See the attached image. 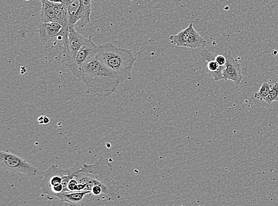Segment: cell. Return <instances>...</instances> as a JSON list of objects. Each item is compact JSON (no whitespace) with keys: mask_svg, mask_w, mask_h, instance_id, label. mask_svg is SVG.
<instances>
[{"mask_svg":"<svg viewBox=\"0 0 278 206\" xmlns=\"http://www.w3.org/2000/svg\"><path fill=\"white\" fill-rule=\"evenodd\" d=\"M0 164L5 170L27 176H38L40 172L22 157L7 151L1 150L0 152Z\"/></svg>","mask_w":278,"mask_h":206,"instance_id":"cell-6","label":"cell"},{"mask_svg":"<svg viewBox=\"0 0 278 206\" xmlns=\"http://www.w3.org/2000/svg\"><path fill=\"white\" fill-rule=\"evenodd\" d=\"M215 60L220 66H225L227 59L223 52L221 54H215Z\"/></svg>","mask_w":278,"mask_h":206,"instance_id":"cell-18","label":"cell"},{"mask_svg":"<svg viewBox=\"0 0 278 206\" xmlns=\"http://www.w3.org/2000/svg\"><path fill=\"white\" fill-rule=\"evenodd\" d=\"M88 38L76 32L74 27L69 28V38L64 42V50L61 53L60 61L68 68L71 66L81 47Z\"/></svg>","mask_w":278,"mask_h":206,"instance_id":"cell-7","label":"cell"},{"mask_svg":"<svg viewBox=\"0 0 278 206\" xmlns=\"http://www.w3.org/2000/svg\"><path fill=\"white\" fill-rule=\"evenodd\" d=\"M67 5L68 27H84L91 23L92 0H71Z\"/></svg>","mask_w":278,"mask_h":206,"instance_id":"cell-5","label":"cell"},{"mask_svg":"<svg viewBox=\"0 0 278 206\" xmlns=\"http://www.w3.org/2000/svg\"><path fill=\"white\" fill-rule=\"evenodd\" d=\"M207 42L202 37L200 34L196 31L193 26L191 29L189 38L186 44V48L192 50L203 49L206 46Z\"/></svg>","mask_w":278,"mask_h":206,"instance_id":"cell-14","label":"cell"},{"mask_svg":"<svg viewBox=\"0 0 278 206\" xmlns=\"http://www.w3.org/2000/svg\"><path fill=\"white\" fill-rule=\"evenodd\" d=\"M38 121L39 124H43V125H46L50 122L49 118L46 116H41L38 118Z\"/></svg>","mask_w":278,"mask_h":206,"instance_id":"cell-19","label":"cell"},{"mask_svg":"<svg viewBox=\"0 0 278 206\" xmlns=\"http://www.w3.org/2000/svg\"><path fill=\"white\" fill-rule=\"evenodd\" d=\"M266 103L271 104L274 101H278V83H275L265 101Z\"/></svg>","mask_w":278,"mask_h":206,"instance_id":"cell-17","label":"cell"},{"mask_svg":"<svg viewBox=\"0 0 278 206\" xmlns=\"http://www.w3.org/2000/svg\"><path fill=\"white\" fill-rule=\"evenodd\" d=\"M99 50V46H97L92 40L91 36H89L77 53L75 60L69 69L71 70L72 74L77 78H80V72L84 63L90 58L96 55Z\"/></svg>","mask_w":278,"mask_h":206,"instance_id":"cell-8","label":"cell"},{"mask_svg":"<svg viewBox=\"0 0 278 206\" xmlns=\"http://www.w3.org/2000/svg\"><path fill=\"white\" fill-rule=\"evenodd\" d=\"M24 1H29L30 0H24Z\"/></svg>","mask_w":278,"mask_h":206,"instance_id":"cell-23","label":"cell"},{"mask_svg":"<svg viewBox=\"0 0 278 206\" xmlns=\"http://www.w3.org/2000/svg\"><path fill=\"white\" fill-rule=\"evenodd\" d=\"M79 80L85 83L90 93L99 97L114 94L120 84L116 73L104 64L96 55L84 63Z\"/></svg>","mask_w":278,"mask_h":206,"instance_id":"cell-2","label":"cell"},{"mask_svg":"<svg viewBox=\"0 0 278 206\" xmlns=\"http://www.w3.org/2000/svg\"><path fill=\"white\" fill-rule=\"evenodd\" d=\"M193 26V22H191L186 29L181 31V32L176 34V35H171L169 38L171 44L176 45L177 47H186L191 29H192Z\"/></svg>","mask_w":278,"mask_h":206,"instance_id":"cell-15","label":"cell"},{"mask_svg":"<svg viewBox=\"0 0 278 206\" xmlns=\"http://www.w3.org/2000/svg\"><path fill=\"white\" fill-rule=\"evenodd\" d=\"M263 1L267 5L278 6V0H263Z\"/></svg>","mask_w":278,"mask_h":206,"instance_id":"cell-20","label":"cell"},{"mask_svg":"<svg viewBox=\"0 0 278 206\" xmlns=\"http://www.w3.org/2000/svg\"><path fill=\"white\" fill-rule=\"evenodd\" d=\"M63 27L57 23H42L39 29L41 42L47 43L51 41L53 38L57 37Z\"/></svg>","mask_w":278,"mask_h":206,"instance_id":"cell-11","label":"cell"},{"mask_svg":"<svg viewBox=\"0 0 278 206\" xmlns=\"http://www.w3.org/2000/svg\"><path fill=\"white\" fill-rule=\"evenodd\" d=\"M71 1V0H64V2H66V4L67 5L69 3V2Z\"/></svg>","mask_w":278,"mask_h":206,"instance_id":"cell-22","label":"cell"},{"mask_svg":"<svg viewBox=\"0 0 278 206\" xmlns=\"http://www.w3.org/2000/svg\"><path fill=\"white\" fill-rule=\"evenodd\" d=\"M39 176L42 177L40 184L42 193L47 199L54 200L58 199L62 193L69 191V183L74 177V172L70 173L66 169L53 165L46 171L39 172Z\"/></svg>","mask_w":278,"mask_h":206,"instance_id":"cell-4","label":"cell"},{"mask_svg":"<svg viewBox=\"0 0 278 206\" xmlns=\"http://www.w3.org/2000/svg\"><path fill=\"white\" fill-rule=\"evenodd\" d=\"M271 89L270 84H269L268 83H263L262 86L260 87L259 92L255 95V98L260 101H265L266 97H268L269 92H270Z\"/></svg>","mask_w":278,"mask_h":206,"instance_id":"cell-16","label":"cell"},{"mask_svg":"<svg viewBox=\"0 0 278 206\" xmlns=\"http://www.w3.org/2000/svg\"><path fill=\"white\" fill-rule=\"evenodd\" d=\"M112 170L111 163L103 157L94 164L83 165L74 172L76 191H91L97 200L112 202L118 199L120 186L111 177Z\"/></svg>","mask_w":278,"mask_h":206,"instance_id":"cell-1","label":"cell"},{"mask_svg":"<svg viewBox=\"0 0 278 206\" xmlns=\"http://www.w3.org/2000/svg\"><path fill=\"white\" fill-rule=\"evenodd\" d=\"M91 194V191H66L59 196L58 199L61 202L68 203L70 206H82L86 196Z\"/></svg>","mask_w":278,"mask_h":206,"instance_id":"cell-12","label":"cell"},{"mask_svg":"<svg viewBox=\"0 0 278 206\" xmlns=\"http://www.w3.org/2000/svg\"><path fill=\"white\" fill-rule=\"evenodd\" d=\"M227 61L223 71V80H232L238 85L243 80L240 64L232 57L231 52L226 51L223 52Z\"/></svg>","mask_w":278,"mask_h":206,"instance_id":"cell-9","label":"cell"},{"mask_svg":"<svg viewBox=\"0 0 278 206\" xmlns=\"http://www.w3.org/2000/svg\"><path fill=\"white\" fill-rule=\"evenodd\" d=\"M202 60L207 62L206 71L216 81L223 80V71L225 66H220L215 60V53L203 50L201 52Z\"/></svg>","mask_w":278,"mask_h":206,"instance_id":"cell-10","label":"cell"},{"mask_svg":"<svg viewBox=\"0 0 278 206\" xmlns=\"http://www.w3.org/2000/svg\"><path fill=\"white\" fill-rule=\"evenodd\" d=\"M48 1L55 2H64V0H48Z\"/></svg>","mask_w":278,"mask_h":206,"instance_id":"cell-21","label":"cell"},{"mask_svg":"<svg viewBox=\"0 0 278 206\" xmlns=\"http://www.w3.org/2000/svg\"><path fill=\"white\" fill-rule=\"evenodd\" d=\"M42 6L41 19L43 23H57V3L48 0H41Z\"/></svg>","mask_w":278,"mask_h":206,"instance_id":"cell-13","label":"cell"},{"mask_svg":"<svg viewBox=\"0 0 278 206\" xmlns=\"http://www.w3.org/2000/svg\"><path fill=\"white\" fill-rule=\"evenodd\" d=\"M96 56L104 64L116 73L120 83L132 80V70L137 61L133 50L106 43L99 45Z\"/></svg>","mask_w":278,"mask_h":206,"instance_id":"cell-3","label":"cell"}]
</instances>
